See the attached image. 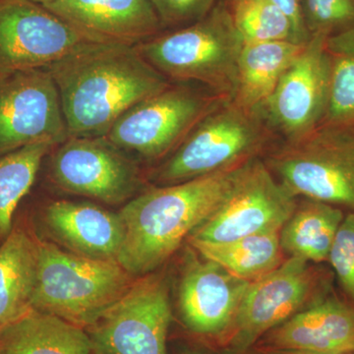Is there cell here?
<instances>
[{
  "label": "cell",
  "mask_w": 354,
  "mask_h": 354,
  "mask_svg": "<svg viewBox=\"0 0 354 354\" xmlns=\"http://www.w3.org/2000/svg\"><path fill=\"white\" fill-rule=\"evenodd\" d=\"M339 285L354 304V213L344 216L328 257Z\"/></svg>",
  "instance_id": "obj_28"
},
{
  "label": "cell",
  "mask_w": 354,
  "mask_h": 354,
  "mask_svg": "<svg viewBox=\"0 0 354 354\" xmlns=\"http://www.w3.org/2000/svg\"><path fill=\"white\" fill-rule=\"evenodd\" d=\"M193 83H171L122 114L104 138L130 158L165 160L230 97Z\"/></svg>",
  "instance_id": "obj_7"
},
{
  "label": "cell",
  "mask_w": 354,
  "mask_h": 354,
  "mask_svg": "<svg viewBox=\"0 0 354 354\" xmlns=\"http://www.w3.org/2000/svg\"><path fill=\"white\" fill-rule=\"evenodd\" d=\"M265 156L268 169L293 196L354 213V129L321 125L297 141L274 145Z\"/></svg>",
  "instance_id": "obj_6"
},
{
  "label": "cell",
  "mask_w": 354,
  "mask_h": 354,
  "mask_svg": "<svg viewBox=\"0 0 354 354\" xmlns=\"http://www.w3.org/2000/svg\"><path fill=\"white\" fill-rule=\"evenodd\" d=\"M172 319L162 274H145L87 328L93 354H167Z\"/></svg>",
  "instance_id": "obj_9"
},
{
  "label": "cell",
  "mask_w": 354,
  "mask_h": 354,
  "mask_svg": "<svg viewBox=\"0 0 354 354\" xmlns=\"http://www.w3.org/2000/svg\"><path fill=\"white\" fill-rule=\"evenodd\" d=\"M332 274L307 261L288 257L250 283L232 327L218 344L225 353H249L258 341L298 312L330 295Z\"/></svg>",
  "instance_id": "obj_8"
},
{
  "label": "cell",
  "mask_w": 354,
  "mask_h": 354,
  "mask_svg": "<svg viewBox=\"0 0 354 354\" xmlns=\"http://www.w3.org/2000/svg\"><path fill=\"white\" fill-rule=\"evenodd\" d=\"M180 354H205L201 353V351H193V349H187V351H184Z\"/></svg>",
  "instance_id": "obj_33"
},
{
  "label": "cell",
  "mask_w": 354,
  "mask_h": 354,
  "mask_svg": "<svg viewBox=\"0 0 354 354\" xmlns=\"http://www.w3.org/2000/svg\"><path fill=\"white\" fill-rule=\"evenodd\" d=\"M135 279L118 261L91 259L39 241L32 307L86 330Z\"/></svg>",
  "instance_id": "obj_5"
},
{
  "label": "cell",
  "mask_w": 354,
  "mask_h": 354,
  "mask_svg": "<svg viewBox=\"0 0 354 354\" xmlns=\"http://www.w3.org/2000/svg\"><path fill=\"white\" fill-rule=\"evenodd\" d=\"M244 41L232 12L218 3L203 19L136 44L172 83H193L232 99Z\"/></svg>",
  "instance_id": "obj_4"
},
{
  "label": "cell",
  "mask_w": 354,
  "mask_h": 354,
  "mask_svg": "<svg viewBox=\"0 0 354 354\" xmlns=\"http://www.w3.org/2000/svg\"><path fill=\"white\" fill-rule=\"evenodd\" d=\"M244 165L157 186L129 200L118 213L124 227L121 267L139 278L164 265L221 206Z\"/></svg>",
  "instance_id": "obj_2"
},
{
  "label": "cell",
  "mask_w": 354,
  "mask_h": 354,
  "mask_svg": "<svg viewBox=\"0 0 354 354\" xmlns=\"http://www.w3.org/2000/svg\"><path fill=\"white\" fill-rule=\"evenodd\" d=\"M225 354H234V353H225Z\"/></svg>",
  "instance_id": "obj_34"
},
{
  "label": "cell",
  "mask_w": 354,
  "mask_h": 354,
  "mask_svg": "<svg viewBox=\"0 0 354 354\" xmlns=\"http://www.w3.org/2000/svg\"><path fill=\"white\" fill-rule=\"evenodd\" d=\"M327 38L312 35L262 108L281 142L297 141L322 125L329 101Z\"/></svg>",
  "instance_id": "obj_13"
},
{
  "label": "cell",
  "mask_w": 354,
  "mask_h": 354,
  "mask_svg": "<svg viewBox=\"0 0 354 354\" xmlns=\"http://www.w3.org/2000/svg\"><path fill=\"white\" fill-rule=\"evenodd\" d=\"M329 101L322 125L354 129V25L328 37Z\"/></svg>",
  "instance_id": "obj_24"
},
{
  "label": "cell",
  "mask_w": 354,
  "mask_h": 354,
  "mask_svg": "<svg viewBox=\"0 0 354 354\" xmlns=\"http://www.w3.org/2000/svg\"><path fill=\"white\" fill-rule=\"evenodd\" d=\"M39 241L13 228L0 244V332L32 309Z\"/></svg>",
  "instance_id": "obj_19"
},
{
  "label": "cell",
  "mask_w": 354,
  "mask_h": 354,
  "mask_svg": "<svg viewBox=\"0 0 354 354\" xmlns=\"http://www.w3.org/2000/svg\"><path fill=\"white\" fill-rule=\"evenodd\" d=\"M288 18L292 29L293 41L306 44L311 38L302 12L301 0H270Z\"/></svg>",
  "instance_id": "obj_30"
},
{
  "label": "cell",
  "mask_w": 354,
  "mask_h": 354,
  "mask_svg": "<svg viewBox=\"0 0 354 354\" xmlns=\"http://www.w3.org/2000/svg\"><path fill=\"white\" fill-rule=\"evenodd\" d=\"M257 351V354H312V353H297V351ZM342 354H354V353H342Z\"/></svg>",
  "instance_id": "obj_31"
},
{
  "label": "cell",
  "mask_w": 354,
  "mask_h": 354,
  "mask_svg": "<svg viewBox=\"0 0 354 354\" xmlns=\"http://www.w3.org/2000/svg\"><path fill=\"white\" fill-rule=\"evenodd\" d=\"M46 69L77 138L106 136L128 109L172 83L129 44L90 41Z\"/></svg>",
  "instance_id": "obj_1"
},
{
  "label": "cell",
  "mask_w": 354,
  "mask_h": 354,
  "mask_svg": "<svg viewBox=\"0 0 354 354\" xmlns=\"http://www.w3.org/2000/svg\"><path fill=\"white\" fill-rule=\"evenodd\" d=\"M310 35L328 37L354 25V0H301Z\"/></svg>",
  "instance_id": "obj_27"
},
{
  "label": "cell",
  "mask_w": 354,
  "mask_h": 354,
  "mask_svg": "<svg viewBox=\"0 0 354 354\" xmlns=\"http://www.w3.org/2000/svg\"><path fill=\"white\" fill-rule=\"evenodd\" d=\"M51 152V181L65 192L116 205L141 187L135 160L104 137H69Z\"/></svg>",
  "instance_id": "obj_12"
},
{
  "label": "cell",
  "mask_w": 354,
  "mask_h": 354,
  "mask_svg": "<svg viewBox=\"0 0 354 354\" xmlns=\"http://www.w3.org/2000/svg\"><path fill=\"white\" fill-rule=\"evenodd\" d=\"M68 138L59 93L48 69L0 74V157Z\"/></svg>",
  "instance_id": "obj_11"
},
{
  "label": "cell",
  "mask_w": 354,
  "mask_h": 354,
  "mask_svg": "<svg viewBox=\"0 0 354 354\" xmlns=\"http://www.w3.org/2000/svg\"><path fill=\"white\" fill-rule=\"evenodd\" d=\"M178 310L186 329L220 342L232 327L250 283L201 255L186 259Z\"/></svg>",
  "instance_id": "obj_15"
},
{
  "label": "cell",
  "mask_w": 354,
  "mask_h": 354,
  "mask_svg": "<svg viewBox=\"0 0 354 354\" xmlns=\"http://www.w3.org/2000/svg\"><path fill=\"white\" fill-rule=\"evenodd\" d=\"M43 6L95 43L136 46L162 29L151 0H53Z\"/></svg>",
  "instance_id": "obj_16"
},
{
  "label": "cell",
  "mask_w": 354,
  "mask_h": 354,
  "mask_svg": "<svg viewBox=\"0 0 354 354\" xmlns=\"http://www.w3.org/2000/svg\"><path fill=\"white\" fill-rule=\"evenodd\" d=\"M164 28H183L203 19L218 0H151Z\"/></svg>",
  "instance_id": "obj_29"
},
{
  "label": "cell",
  "mask_w": 354,
  "mask_h": 354,
  "mask_svg": "<svg viewBox=\"0 0 354 354\" xmlns=\"http://www.w3.org/2000/svg\"><path fill=\"white\" fill-rule=\"evenodd\" d=\"M297 203V198L277 180L264 160L254 158L242 167L227 198L187 241L225 243L279 232Z\"/></svg>",
  "instance_id": "obj_10"
},
{
  "label": "cell",
  "mask_w": 354,
  "mask_h": 354,
  "mask_svg": "<svg viewBox=\"0 0 354 354\" xmlns=\"http://www.w3.org/2000/svg\"><path fill=\"white\" fill-rule=\"evenodd\" d=\"M3 354H93L87 330L32 309L0 332Z\"/></svg>",
  "instance_id": "obj_20"
},
{
  "label": "cell",
  "mask_w": 354,
  "mask_h": 354,
  "mask_svg": "<svg viewBox=\"0 0 354 354\" xmlns=\"http://www.w3.org/2000/svg\"><path fill=\"white\" fill-rule=\"evenodd\" d=\"M230 12L244 43L293 41L290 21L270 0H234Z\"/></svg>",
  "instance_id": "obj_26"
},
{
  "label": "cell",
  "mask_w": 354,
  "mask_h": 354,
  "mask_svg": "<svg viewBox=\"0 0 354 354\" xmlns=\"http://www.w3.org/2000/svg\"><path fill=\"white\" fill-rule=\"evenodd\" d=\"M90 41L41 4L0 0V74L48 68Z\"/></svg>",
  "instance_id": "obj_14"
},
{
  "label": "cell",
  "mask_w": 354,
  "mask_h": 354,
  "mask_svg": "<svg viewBox=\"0 0 354 354\" xmlns=\"http://www.w3.org/2000/svg\"><path fill=\"white\" fill-rule=\"evenodd\" d=\"M188 242L202 257L214 261L249 283L267 276L286 260L279 232L248 235L225 243Z\"/></svg>",
  "instance_id": "obj_23"
},
{
  "label": "cell",
  "mask_w": 354,
  "mask_h": 354,
  "mask_svg": "<svg viewBox=\"0 0 354 354\" xmlns=\"http://www.w3.org/2000/svg\"><path fill=\"white\" fill-rule=\"evenodd\" d=\"M339 207L304 198L279 230L283 253L310 263L328 261L344 218Z\"/></svg>",
  "instance_id": "obj_22"
},
{
  "label": "cell",
  "mask_w": 354,
  "mask_h": 354,
  "mask_svg": "<svg viewBox=\"0 0 354 354\" xmlns=\"http://www.w3.org/2000/svg\"><path fill=\"white\" fill-rule=\"evenodd\" d=\"M278 138L262 108H242L227 100L198 123L151 177L158 186L171 185L239 167L266 155Z\"/></svg>",
  "instance_id": "obj_3"
},
{
  "label": "cell",
  "mask_w": 354,
  "mask_h": 354,
  "mask_svg": "<svg viewBox=\"0 0 354 354\" xmlns=\"http://www.w3.org/2000/svg\"><path fill=\"white\" fill-rule=\"evenodd\" d=\"M253 348L312 354L354 353V305L330 295L266 333Z\"/></svg>",
  "instance_id": "obj_17"
},
{
  "label": "cell",
  "mask_w": 354,
  "mask_h": 354,
  "mask_svg": "<svg viewBox=\"0 0 354 354\" xmlns=\"http://www.w3.org/2000/svg\"><path fill=\"white\" fill-rule=\"evenodd\" d=\"M44 223L67 251L91 259L118 261L124 236L120 214L88 203L59 200L44 209Z\"/></svg>",
  "instance_id": "obj_18"
},
{
  "label": "cell",
  "mask_w": 354,
  "mask_h": 354,
  "mask_svg": "<svg viewBox=\"0 0 354 354\" xmlns=\"http://www.w3.org/2000/svg\"><path fill=\"white\" fill-rule=\"evenodd\" d=\"M30 1L35 2V3L41 4V6H44V4L53 1V0H30Z\"/></svg>",
  "instance_id": "obj_32"
},
{
  "label": "cell",
  "mask_w": 354,
  "mask_h": 354,
  "mask_svg": "<svg viewBox=\"0 0 354 354\" xmlns=\"http://www.w3.org/2000/svg\"><path fill=\"white\" fill-rule=\"evenodd\" d=\"M0 354H3V353H2V351H0Z\"/></svg>",
  "instance_id": "obj_35"
},
{
  "label": "cell",
  "mask_w": 354,
  "mask_h": 354,
  "mask_svg": "<svg viewBox=\"0 0 354 354\" xmlns=\"http://www.w3.org/2000/svg\"><path fill=\"white\" fill-rule=\"evenodd\" d=\"M55 147L36 143L0 157V239L12 232L14 213L31 189L44 158Z\"/></svg>",
  "instance_id": "obj_25"
},
{
  "label": "cell",
  "mask_w": 354,
  "mask_h": 354,
  "mask_svg": "<svg viewBox=\"0 0 354 354\" xmlns=\"http://www.w3.org/2000/svg\"><path fill=\"white\" fill-rule=\"evenodd\" d=\"M306 44L290 41L244 43L230 100L242 108H263L281 77Z\"/></svg>",
  "instance_id": "obj_21"
}]
</instances>
